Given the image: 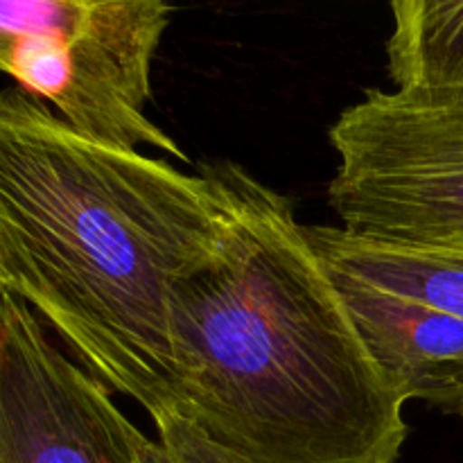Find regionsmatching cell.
I'll use <instances>...</instances> for the list:
<instances>
[{"label":"cell","mask_w":463,"mask_h":463,"mask_svg":"<svg viewBox=\"0 0 463 463\" xmlns=\"http://www.w3.org/2000/svg\"><path fill=\"white\" fill-rule=\"evenodd\" d=\"M224 231L203 165L98 143L18 86L0 90V288L156 432L184 414L172 294Z\"/></svg>","instance_id":"cell-1"},{"label":"cell","mask_w":463,"mask_h":463,"mask_svg":"<svg viewBox=\"0 0 463 463\" xmlns=\"http://www.w3.org/2000/svg\"><path fill=\"white\" fill-rule=\"evenodd\" d=\"M202 165L226 231L172 294L181 420L238 463H396L405 402L292 202L240 163Z\"/></svg>","instance_id":"cell-2"},{"label":"cell","mask_w":463,"mask_h":463,"mask_svg":"<svg viewBox=\"0 0 463 463\" xmlns=\"http://www.w3.org/2000/svg\"><path fill=\"white\" fill-rule=\"evenodd\" d=\"M172 14L163 0H0V72L86 138L188 163L147 116Z\"/></svg>","instance_id":"cell-3"},{"label":"cell","mask_w":463,"mask_h":463,"mask_svg":"<svg viewBox=\"0 0 463 463\" xmlns=\"http://www.w3.org/2000/svg\"><path fill=\"white\" fill-rule=\"evenodd\" d=\"M339 226L463 260V98L366 89L328 129Z\"/></svg>","instance_id":"cell-4"},{"label":"cell","mask_w":463,"mask_h":463,"mask_svg":"<svg viewBox=\"0 0 463 463\" xmlns=\"http://www.w3.org/2000/svg\"><path fill=\"white\" fill-rule=\"evenodd\" d=\"M145 437L113 393L50 339L39 317L0 297V463H145Z\"/></svg>","instance_id":"cell-5"},{"label":"cell","mask_w":463,"mask_h":463,"mask_svg":"<svg viewBox=\"0 0 463 463\" xmlns=\"http://www.w3.org/2000/svg\"><path fill=\"white\" fill-rule=\"evenodd\" d=\"M330 271L366 348L401 401L463 419V319L346 271Z\"/></svg>","instance_id":"cell-6"},{"label":"cell","mask_w":463,"mask_h":463,"mask_svg":"<svg viewBox=\"0 0 463 463\" xmlns=\"http://www.w3.org/2000/svg\"><path fill=\"white\" fill-rule=\"evenodd\" d=\"M326 265L463 319V260L362 238L342 226H306Z\"/></svg>","instance_id":"cell-7"},{"label":"cell","mask_w":463,"mask_h":463,"mask_svg":"<svg viewBox=\"0 0 463 463\" xmlns=\"http://www.w3.org/2000/svg\"><path fill=\"white\" fill-rule=\"evenodd\" d=\"M389 12L387 71L393 90L463 98V0H398Z\"/></svg>","instance_id":"cell-8"},{"label":"cell","mask_w":463,"mask_h":463,"mask_svg":"<svg viewBox=\"0 0 463 463\" xmlns=\"http://www.w3.org/2000/svg\"><path fill=\"white\" fill-rule=\"evenodd\" d=\"M156 434L158 439L149 446L145 463H238L188 420H176Z\"/></svg>","instance_id":"cell-9"},{"label":"cell","mask_w":463,"mask_h":463,"mask_svg":"<svg viewBox=\"0 0 463 463\" xmlns=\"http://www.w3.org/2000/svg\"><path fill=\"white\" fill-rule=\"evenodd\" d=\"M3 294H5V292H3V288H0V297H3Z\"/></svg>","instance_id":"cell-10"}]
</instances>
